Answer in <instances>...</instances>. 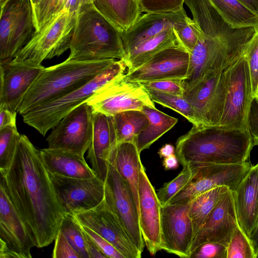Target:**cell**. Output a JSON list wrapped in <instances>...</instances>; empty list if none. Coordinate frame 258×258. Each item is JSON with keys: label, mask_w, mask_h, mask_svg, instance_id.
Masks as SVG:
<instances>
[{"label": "cell", "mask_w": 258, "mask_h": 258, "mask_svg": "<svg viewBox=\"0 0 258 258\" xmlns=\"http://www.w3.org/2000/svg\"><path fill=\"white\" fill-rule=\"evenodd\" d=\"M92 4V0H67L62 10L78 14L85 7Z\"/></svg>", "instance_id": "cell-51"}, {"label": "cell", "mask_w": 258, "mask_h": 258, "mask_svg": "<svg viewBox=\"0 0 258 258\" xmlns=\"http://www.w3.org/2000/svg\"><path fill=\"white\" fill-rule=\"evenodd\" d=\"M254 97H255L258 99V90Z\"/></svg>", "instance_id": "cell-58"}, {"label": "cell", "mask_w": 258, "mask_h": 258, "mask_svg": "<svg viewBox=\"0 0 258 258\" xmlns=\"http://www.w3.org/2000/svg\"><path fill=\"white\" fill-rule=\"evenodd\" d=\"M255 258H258V252H257V254L256 255V257Z\"/></svg>", "instance_id": "cell-59"}, {"label": "cell", "mask_w": 258, "mask_h": 258, "mask_svg": "<svg viewBox=\"0 0 258 258\" xmlns=\"http://www.w3.org/2000/svg\"><path fill=\"white\" fill-rule=\"evenodd\" d=\"M227 258H255L249 239L239 226L227 246Z\"/></svg>", "instance_id": "cell-40"}, {"label": "cell", "mask_w": 258, "mask_h": 258, "mask_svg": "<svg viewBox=\"0 0 258 258\" xmlns=\"http://www.w3.org/2000/svg\"><path fill=\"white\" fill-rule=\"evenodd\" d=\"M82 226L93 230L115 247L125 258H140L141 252L104 199L95 207L72 213Z\"/></svg>", "instance_id": "cell-13"}, {"label": "cell", "mask_w": 258, "mask_h": 258, "mask_svg": "<svg viewBox=\"0 0 258 258\" xmlns=\"http://www.w3.org/2000/svg\"><path fill=\"white\" fill-rule=\"evenodd\" d=\"M173 29L177 44L189 53L203 35L194 21L188 16L176 23Z\"/></svg>", "instance_id": "cell-39"}, {"label": "cell", "mask_w": 258, "mask_h": 258, "mask_svg": "<svg viewBox=\"0 0 258 258\" xmlns=\"http://www.w3.org/2000/svg\"><path fill=\"white\" fill-rule=\"evenodd\" d=\"M126 69L123 60H115L86 84L22 115L24 122L45 136L64 116L86 102L98 89L124 76Z\"/></svg>", "instance_id": "cell-6"}, {"label": "cell", "mask_w": 258, "mask_h": 258, "mask_svg": "<svg viewBox=\"0 0 258 258\" xmlns=\"http://www.w3.org/2000/svg\"><path fill=\"white\" fill-rule=\"evenodd\" d=\"M77 14L65 10L55 14L11 60L41 66L43 61L59 56L70 49Z\"/></svg>", "instance_id": "cell-7"}, {"label": "cell", "mask_w": 258, "mask_h": 258, "mask_svg": "<svg viewBox=\"0 0 258 258\" xmlns=\"http://www.w3.org/2000/svg\"><path fill=\"white\" fill-rule=\"evenodd\" d=\"M189 207L190 201L161 207L162 250L180 257H190L195 237Z\"/></svg>", "instance_id": "cell-14"}, {"label": "cell", "mask_w": 258, "mask_h": 258, "mask_svg": "<svg viewBox=\"0 0 258 258\" xmlns=\"http://www.w3.org/2000/svg\"><path fill=\"white\" fill-rule=\"evenodd\" d=\"M181 172L173 179L165 183L156 192L161 206L168 204L177 194L184 188L198 172L196 166L186 164L182 166Z\"/></svg>", "instance_id": "cell-36"}, {"label": "cell", "mask_w": 258, "mask_h": 258, "mask_svg": "<svg viewBox=\"0 0 258 258\" xmlns=\"http://www.w3.org/2000/svg\"><path fill=\"white\" fill-rule=\"evenodd\" d=\"M247 124L254 146H258V99L255 97L250 104Z\"/></svg>", "instance_id": "cell-48"}, {"label": "cell", "mask_w": 258, "mask_h": 258, "mask_svg": "<svg viewBox=\"0 0 258 258\" xmlns=\"http://www.w3.org/2000/svg\"><path fill=\"white\" fill-rule=\"evenodd\" d=\"M29 229L0 183V258H31Z\"/></svg>", "instance_id": "cell-12"}, {"label": "cell", "mask_w": 258, "mask_h": 258, "mask_svg": "<svg viewBox=\"0 0 258 258\" xmlns=\"http://www.w3.org/2000/svg\"><path fill=\"white\" fill-rule=\"evenodd\" d=\"M229 190L227 186L216 187L190 201L189 215L195 236L217 204Z\"/></svg>", "instance_id": "cell-34"}, {"label": "cell", "mask_w": 258, "mask_h": 258, "mask_svg": "<svg viewBox=\"0 0 258 258\" xmlns=\"http://www.w3.org/2000/svg\"><path fill=\"white\" fill-rule=\"evenodd\" d=\"M139 1H140V0H139Z\"/></svg>", "instance_id": "cell-60"}, {"label": "cell", "mask_w": 258, "mask_h": 258, "mask_svg": "<svg viewBox=\"0 0 258 258\" xmlns=\"http://www.w3.org/2000/svg\"><path fill=\"white\" fill-rule=\"evenodd\" d=\"M44 67L0 61V105L17 111Z\"/></svg>", "instance_id": "cell-22"}, {"label": "cell", "mask_w": 258, "mask_h": 258, "mask_svg": "<svg viewBox=\"0 0 258 258\" xmlns=\"http://www.w3.org/2000/svg\"><path fill=\"white\" fill-rule=\"evenodd\" d=\"M139 224L148 250L152 255L162 250L161 207L155 189L142 163L139 180Z\"/></svg>", "instance_id": "cell-21"}, {"label": "cell", "mask_w": 258, "mask_h": 258, "mask_svg": "<svg viewBox=\"0 0 258 258\" xmlns=\"http://www.w3.org/2000/svg\"><path fill=\"white\" fill-rule=\"evenodd\" d=\"M67 59H123L125 52L120 32L91 4L77 15Z\"/></svg>", "instance_id": "cell-4"}, {"label": "cell", "mask_w": 258, "mask_h": 258, "mask_svg": "<svg viewBox=\"0 0 258 258\" xmlns=\"http://www.w3.org/2000/svg\"><path fill=\"white\" fill-rule=\"evenodd\" d=\"M104 182L105 202L118 216L137 248L142 252L145 243L132 193L125 180L109 162Z\"/></svg>", "instance_id": "cell-16"}, {"label": "cell", "mask_w": 258, "mask_h": 258, "mask_svg": "<svg viewBox=\"0 0 258 258\" xmlns=\"http://www.w3.org/2000/svg\"><path fill=\"white\" fill-rule=\"evenodd\" d=\"M253 146L247 130L192 125L177 140L175 154L182 166L236 164L247 161Z\"/></svg>", "instance_id": "cell-2"}, {"label": "cell", "mask_w": 258, "mask_h": 258, "mask_svg": "<svg viewBox=\"0 0 258 258\" xmlns=\"http://www.w3.org/2000/svg\"><path fill=\"white\" fill-rule=\"evenodd\" d=\"M160 158H166L175 154V148L170 144H165L158 151Z\"/></svg>", "instance_id": "cell-53"}, {"label": "cell", "mask_w": 258, "mask_h": 258, "mask_svg": "<svg viewBox=\"0 0 258 258\" xmlns=\"http://www.w3.org/2000/svg\"><path fill=\"white\" fill-rule=\"evenodd\" d=\"M146 90L154 102L177 112L192 125H200L192 106L183 96L149 89Z\"/></svg>", "instance_id": "cell-35"}, {"label": "cell", "mask_w": 258, "mask_h": 258, "mask_svg": "<svg viewBox=\"0 0 258 258\" xmlns=\"http://www.w3.org/2000/svg\"><path fill=\"white\" fill-rule=\"evenodd\" d=\"M225 21L235 29L258 31V15L238 0H210Z\"/></svg>", "instance_id": "cell-33"}, {"label": "cell", "mask_w": 258, "mask_h": 258, "mask_svg": "<svg viewBox=\"0 0 258 258\" xmlns=\"http://www.w3.org/2000/svg\"><path fill=\"white\" fill-rule=\"evenodd\" d=\"M238 226L233 194L230 190L217 204L196 233L190 247V256L198 247L207 242H217L227 247Z\"/></svg>", "instance_id": "cell-20"}, {"label": "cell", "mask_w": 258, "mask_h": 258, "mask_svg": "<svg viewBox=\"0 0 258 258\" xmlns=\"http://www.w3.org/2000/svg\"><path fill=\"white\" fill-rule=\"evenodd\" d=\"M189 59L190 53L177 44L159 51L138 68L126 72L125 77L140 83L169 79L184 80Z\"/></svg>", "instance_id": "cell-19"}, {"label": "cell", "mask_w": 258, "mask_h": 258, "mask_svg": "<svg viewBox=\"0 0 258 258\" xmlns=\"http://www.w3.org/2000/svg\"><path fill=\"white\" fill-rule=\"evenodd\" d=\"M256 31L252 28L235 29L224 35L210 36L203 34L190 53L189 68L183 81L184 93L210 75L230 67L243 54Z\"/></svg>", "instance_id": "cell-5"}, {"label": "cell", "mask_w": 258, "mask_h": 258, "mask_svg": "<svg viewBox=\"0 0 258 258\" xmlns=\"http://www.w3.org/2000/svg\"><path fill=\"white\" fill-rule=\"evenodd\" d=\"M187 15L183 9L176 12L146 13L121 33L125 54L145 40L173 27Z\"/></svg>", "instance_id": "cell-24"}, {"label": "cell", "mask_w": 258, "mask_h": 258, "mask_svg": "<svg viewBox=\"0 0 258 258\" xmlns=\"http://www.w3.org/2000/svg\"><path fill=\"white\" fill-rule=\"evenodd\" d=\"M40 153L45 166L50 173L73 178L96 176L84 156L48 147L40 150Z\"/></svg>", "instance_id": "cell-27"}, {"label": "cell", "mask_w": 258, "mask_h": 258, "mask_svg": "<svg viewBox=\"0 0 258 258\" xmlns=\"http://www.w3.org/2000/svg\"><path fill=\"white\" fill-rule=\"evenodd\" d=\"M17 111L4 105H0V130L7 127H17Z\"/></svg>", "instance_id": "cell-49"}, {"label": "cell", "mask_w": 258, "mask_h": 258, "mask_svg": "<svg viewBox=\"0 0 258 258\" xmlns=\"http://www.w3.org/2000/svg\"><path fill=\"white\" fill-rule=\"evenodd\" d=\"M242 55L248 63L254 96L258 90V31L254 33L247 43Z\"/></svg>", "instance_id": "cell-41"}, {"label": "cell", "mask_w": 258, "mask_h": 258, "mask_svg": "<svg viewBox=\"0 0 258 258\" xmlns=\"http://www.w3.org/2000/svg\"><path fill=\"white\" fill-rule=\"evenodd\" d=\"M192 15V20L205 35L217 36L233 30L219 13L210 0H185Z\"/></svg>", "instance_id": "cell-29"}, {"label": "cell", "mask_w": 258, "mask_h": 258, "mask_svg": "<svg viewBox=\"0 0 258 258\" xmlns=\"http://www.w3.org/2000/svg\"><path fill=\"white\" fill-rule=\"evenodd\" d=\"M183 79H169L141 83L145 89H149L183 97Z\"/></svg>", "instance_id": "cell-44"}, {"label": "cell", "mask_w": 258, "mask_h": 258, "mask_svg": "<svg viewBox=\"0 0 258 258\" xmlns=\"http://www.w3.org/2000/svg\"><path fill=\"white\" fill-rule=\"evenodd\" d=\"M125 75L100 87L86 101L93 112L111 116L126 110H142L144 106L156 108L143 86L128 80Z\"/></svg>", "instance_id": "cell-10"}, {"label": "cell", "mask_w": 258, "mask_h": 258, "mask_svg": "<svg viewBox=\"0 0 258 258\" xmlns=\"http://www.w3.org/2000/svg\"><path fill=\"white\" fill-rule=\"evenodd\" d=\"M258 15V0H238Z\"/></svg>", "instance_id": "cell-54"}, {"label": "cell", "mask_w": 258, "mask_h": 258, "mask_svg": "<svg viewBox=\"0 0 258 258\" xmlns=\"http://www.w3.org/2000/svg\"><path fill=\"white\" fill-rule=\"evenodd\" d=\"M59 230L63 233L81 258H89L85 245L82 226L73 213H65Z\"/></svg>", "instance_id": "cell-37"}, {"label": "cell", "mask_w": 258, "mask_h": 258, "mask_svg": "<svg viewBox=\"0 0 258 258\" xmlns=\"http://www.w3.org/2000/svg\"><path fill=\"white\" fill-rule=\"evenodd\" d=\"M162 164L165 170L176 169L178 167L179 160L176 154H174L164 158Z\"/></svg>", "instance_id": "cell-52"}, {"label": "cell", "mask_w": 258, "mask_h": 258, "mask_svg": "<svg viewBox=\"0 0 258 258\" xmlns=\"http://www.w3.org/2000/svg\"><path fill=\"white\" fill-rule=\"evenodd\" d=\"M59 0H44L33 8L35 32L41 29L55 15Z\"/></svg>", "instance_id": "cell-43"}, {"label": "cell", "mask_w": 258, "mask_h": 258, "mask_svg": "<svg viewBox=\"0 0 258 258\" xmlns=\"http://www.w3.org/2000/svg\"><path fill=\"white\" fill-rule=\"evenodd\" d=\"M9 0H0L1 7L3 6Z\"/></svg>", "instance_id": "cell-57"}, {"label": "cell", "mask_w": 258, "mask_h": 258, "mask_svg": "<svg viewBox=\"0 0 258 258\" xmlns=\"http://www.w3.org/2000/svg\"><path fill=\"white\" fill-rule=\"evenodd\" d=\"M1 182L27 225L35 247L50 245L59 230L66 212L40 150L26 135H21L10 167L1 173Z\"/></svg>", "instance_id": "cell-1"}, {"label": "cell", "mask_w": 258, "mask_h": 258, "mask_svg": "<svg viewBox=\"0 0 258 258\" xmlns=\"http://www.w3.org/2000/svg\"><path fill=\"white\" fill-rule=\"evenodd\" d=\"M44 0H30L32 8L41 3Z\"/></svg>", "instance_id": "cell-56"}, {"label": "cell", "mask_w": 258, "mask_h": 258, "mask_svg": "<svg viewBox=\"0 0 258 258\" xmlns=\"http://www.w3.org/2000/svg\"><path fill=\"white\" fill-rule=\"evenodd\" d=\"M95 8L122 33L142 15L139 0H92Z\"/></svg>", "instance_id": "cell-28"}, {"label": "cell", "mask_w": 258, "mask_h": 258, "mask_svg": "<svg viewBox=\"0 0 258 258\" xmlns=\"http://www.w3.org/2000/svg\"><path fill=\"white\" fill-rule=\"evenodd\" d=\"M52 257L53 258H81L60 230L54 239Z\"/></svg>", "instance_id": "cell-45"}, {"label": "cell", "mask_w": 258, "mask_h": 258, "mask_svg": "<svg viewBox=\"0 0 258 258\" xmlns=\"http://www.w3.org/2000/svg\"><path fill=\"white\" fill-rule=\"evenodd\" d=\"M191 257L227 258V247L217 242H207L198 247Z\"/></svg>", "instance_id": "cell-46"}, {"label": "cell", "mask_w": 258, "mask_h": 258, "mask_svg": "<svg viewBox=\"0 0 258 258\" xmlns=\"http://www.w3.org/2000/svg\"><path fill=\"white\" fill-rule=\"evenodd\" d=\"M114 146L111 116L94 112L93 137L87 158L96 176L104 182L107 174L109 155Z\"/></svg>", "instance_id": "cell-25"}, {"label": "cell", "mask_w": 258, "mask_h": 258, "mask_svg": "<svg viewBox=\"0 0 258 258\" xmlns=\"http://www.w3.org/2000/svg\"><path fill=\"white\" fill-rule=\"evenodd\" d=\"M185 0H140L142 12L170 13L183 9Z\"/></svg>", "instance_id": "cell-42"}, {"label": "cell", "mask_w": 258, "mask_h": 258, "mask_svg": "<svg viewBox=\"0 0 258 258\" xmlns=\"http://www.w3.org/2000/svg\"><path fill=\"white\" fill-rule=\"evenodd\" d=\"M114 145L135 142L141 132L148 124L149 120L142 110H130L111 116Z\"/></svg>", "instance_id": "cell-32"}, {"label": "cell", "mask_w": 258, "mask_h": 258, "mask_svg": "<svg viewBox=\"0 0 258 258\" xmlns=\"http://www.w3.org/2000/svg\"><path fill=\"white\" fill-rule=\"evenodd\" d=\"M83 234L89 258L107 257L100 250L90 236L84 230Z\"/></svg>", "instance_id": "cell-50"}, {"label": "cell", "mask_w": 258, "mask_h": 258, "mask_svg": "<svg viewBox=\"0 0 258 258\" xmlns=\"http://www.w3.org/2000/svg\"><path fill=\"white\" fill-rule=\"evenodd\" d=\"M82 227L107 257L125 258L121 252L106 239L86 226H82Z\"/></svg>", "instance_id": "cell-47"}, {"label": "cell", "mask_w": 258, "mask_h": 258, "mask_svg": "<svg viewBox=\"0 0 258 258\" xmlns=\"http://www.w3.org/2000/svg\"><path fill=\"white\" fill-rule=\"evenodd\" d=\"M149 120L148 124L141 132L135 143L139 152L149 147L164 134L171 130L178 122V118L161 111L148 106L142 109Z\"/></svg>", "instance_id": "cell-31"}, {"label": "cell", "mask_w": 258, "mask_h": 258, "mask_svg": "<svg viewBox=\"0 0 258 258\" xmlns=\"http://www.w3.org/2000/svg\"><path fill=\"white\" fill-rule=\"evenodd\" d=\"M252 165L250 162L230 164H214L197 167L198 170L189 183L169 204L188 202L216 187L225 186L235 191Z\"/></svg>", "instance_id": "cell-15"}, {"label": "cell", "mask_w": 258, "mask_h": 258, "mask_svg": "<svg viewBox=\"0 0 258 258\" xmlns=\"http://www.w3.org/2000/svg\"><path fill=\"white\" fill-rule=\"evenodd\" d=\"M227 78L225 70L207 78L183 94L191 104L200 125H218L225 100Z\"/></svg>", "instance_id": "cell-17"}, {"label": "cell", "mask_w": 258, "mask_h": 258, "mask_svg": "<svg viewBox=\"0 0 258 258\" xmlns=\"http://www.w3.org/2000/svg\"><path fill=\"white\" fill-rule=\"evenodd\" d=\"M250 241L254 251L256 257V255L258 252V225L254 234L250 238Z\"/></svg>", "instance_id": "cell-55"}, {"label": "cell", "mask_w": 258, "mask_h": 258, "mask_svg": "<svg viewBox=\"0 0 258 258\" xmlns=\"http://www.w3.org/2000/svg\"><path fill=\"white\" fill-rule=\"evenodd\" d=\"M21 135L17 127L0 130V171L5 172L10 167L16 153Z\"/></svg>", "instance_id": "cell-38"}, {"label": "cell", "mask_w": 258, "mask_h": 258, "mask_svg": "<svg viewBox=\"0 0 258 258\" xmlns=\"http://www.w3.org/2000/svg\"><path fill=\"white\" fill-rule=\"evenodd\" d=\"M233 194L238 226L250 240L258 225V162Z\"/></svg>", "instance_id": "cell-23"}, {"label": "cell", "mask_w": 258, "mask_h": 258, "mask_svg": "<svg viewBox=\"0 0 258 258\" xmlns=\"http://www.w3.org/2000/svg\"><path fill=\"white\" fill-rule=\"evenodd\" d=\"M93 113L86 102L67 114L47 136L48 148L84 156L92 139Z\"/></svg>", "instance_id": "cell-11"}, {"label": "cell", "mask_w": 258, "mask_h": 258, "mask_svg": "<svg viewBox=\"0 0 258 258\" xmlns=\"http://www.w3.org/2000/svg\"><path fill=\"white\" fill-rule=\"evenodd\" d=\"M173 27L145 40L126 53L122 60L127 67V72L138 68L159 51L177 45Z\"/></svg>", "instance_id": "cell-30"}, {"label": "cell", "mask_w": 258, "mask_h": 258, "mask_svg": "<svg viewBox=\"0 0 258 258\" xmlns=\"http://www.w3.org/2000/svg\"><path fill=\"white\" fill-rule=\"evenodd\" d=\"M108 162L117 170L128 185L134 198L139 217V180L142 163L135 142H125L114 145Z\"/></svg>", "instance_id": "cell-26"}, {"label": "cell", "mask_w": 258, "mask_h": 258, "mask_svg": "<svg viewBox=\"0 0 258 258\" xmlns=\"http://www.w3.org/2000/svg\"><path fill=\"white\" fill-rule=\"evenodd\" d=\"M48 173L66 213L91 209L104 199L105 182L97 176L73 178Z\"/></svg>", "instance_id": "cell-18"}, {"label": "cell", "mask_w": 258, "mask_h": 258, "mask_svg": "<svg viewBox=\"0 0 258 258\" xmlns=\"http://www.w3.org/2000/svg\"><path fill=\"white\" fill-rule=\"evenodd\" d=\"M227 89L222 115L218 125L248 130L247 116L254 97L247 61L242 55L225 70Z\"/></svg>", "instance_id": "cell-8"}, {"label": "cell", "mask_w": 258, "mask_h": 258, "mask_svg": "<svg viewBox=\"0 0 258 258\" xmlns=\"http://www.w3.org/2000/svg\"><path fill=\"white\" fill-rule=\"evenodd\" d=\"M0 61L11 60L35 32L30 0H9L1 7Z\"/></svg>", "instance_id": "cell-9"}, {"label": "cell", "mask_w": 258, "mask_h": 258, "mask_svg": "<svg viewBox=\"0 0 258 258\" xmlns=\"http://www.w3.org/2000/svg\"><path fill=\"white\" fill-rule=\"evenodd\" d=\"M116 60L67 59L60 63L44 67L26 94L18 112L22 115L43 103L80 87Z\"/></svg>", "instance_id": "cell-3"}]
</instances>
